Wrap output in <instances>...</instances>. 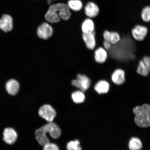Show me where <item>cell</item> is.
<instances>
[{"label":"cell","mask_w":150,"mask_h":150,"mask_svg":"<svg viewBox=\"0 0 150 150\" xmlns=\"http://www.w3.org/2000/svg\"><path fill=\"white\" fill-rule=\"evenodd\" d=\"M53 125V122H50L35 131V138L37 142L41 145L44 146L50 142L49 139L47 136V134L49 133L50 135L51 134Z\"/></svg>","instance_id":"1"},{"label":"cell","mask_w":150,"mask_h":150,"mask_svg":"<svg viewBox=\"0 0 150 150\" xmlns=\"http://www.w3.org/2000/svg\"><path fill=\"white\" fill-rule=\"evenodd\" d=\"M149 32V29L147 26L137 24L131 30V35L134 39L138 42H142L145 39Z\"/></svg>","instance_id":"2"},{"label":"cell","mask_w":150,"mask_h":150,"mask_svg":"<svg viewBox=\"0 0 150 150\" xmlns=\"http://www.w3.org/2000/svg\"><path fill=\"white\" fill-rule=\"evenodd\" d=\"M92 82L91 79L85 75L78 74L76 80H73L72 85L85 92L91 87Z\"/></svg>","instance_id":"3"},{"label":"cell","mask_w":150,"mask_h":150,"mask_svg":"<svg viewBox=\"0 0 150 150\" xmlns=\"http://www.w3.org/2000/svg\"><path fill=\"white\" fill-rule=\"evenodd\" d=\"M39 115L47 121L52 122L56 115V110L49 105L46 104L41 106L39 110Z\"/></svg>","instance_id":"4"},{"label":"cell","mask_w":150,"mask_h":150,"mask_svg":"<svg viewBox=\"0 0 150 150\" xmlns=\"http://www.w3.org/2000/svg\"><path fill=\"white\" fill-rule=\"evenodd\" d=\"M53 33V27L47 21L43 22L37 27V35L41 39H48L52 36Z\"/></svg>","instance_id":"5"},{"label":"cell","mask_w":150,"mask_h":150,"mask_svg":"<svg viewBox=\"0 0 150 150\" xmlns=\"http://www.w3.org/2000/svg\"><path fill=\"white\" fill-rule=\"evenodd\" d=\"M83 8L84 13L88 18L93 19L96 18L100 12L98 6L93 1L88 2Z\"/></svg>","instance_id":"6"},{"label":"cell","mask_w":150,"mask_h":150,"mask_svg":"<svg viewBox=\"0 0 150 150\" xmlns=\"http://www.w3.org/2000/svg\"><path fill=\"white\" fill-rule=\"evenodd\" d=\"M13 29V20L10 15L4 14L0 18V29L5 33L11 31Z\"/></svg>","instance_id":"7"},{"label":"cell","mask_w":150,"mask_h":150,"mask_svg":"<svg viewBox=\"0 0 150 150\" xmlns=\"http://www.w3.org/2000/svg\"><path fill=\"white\" fill-rule=\"evenodd\" d=\"M111 80L115 85H122L125 81V73L124 70L121 68L115 69L111 75Z\"/></svg>","instance_id":"8"},{"label":"cell","mask_w":150,"mask_h":150,"mask_svg":"<svg viewBox=\"0 0 150 150\" xmlns=\"http://www.w3.org/2000/svg\"><path fill=\"white\" fill-rule=\"evenodd\" d=\"M108 57V51L103 47H98L94 50V59L97 63L99 64L104 63L107 60Z\"/></svg>","instance_id":"9"},{"label":"cell","mask_w":150,"mask_h":150,"mask_svg":"<svg viewBox=\"0 0 150 150\" xmlns=\"http://www.w3.org/2000/svg\"><path fill=\"white\" fill-rule=\"evenodd\" d=\"M96 31L93 32L82 33V38L86 46L88 49L94 50L96 48L97 41L96 37Z\"/></svg>","instance_id":"10"},{"label":"cell","mask_w":150,"mask_h":150,"mask_svg":"<svg viewBox=\"0 0 150 150\" xmlns=\"http://www.w3.org/2000/svg\"><path fill=\"white\" fill-rule=\"evenodd\" d=\"M110 88V82L107 80L101 79L97 81L94 86V89L99 95L106 94L109 92Z\"/></svg>","instance_id":"11"},{"label":"cell","mask_w":150,"mask_h":150,"mask_svg":"<svg viewBox=\"0 0 150 150\" xmlns=\"http://www.w3.org/2000/svg\"><path fill=\"white\" fill-rule=\"evenodd\" d=\"M3 139L6 143L12 145L16 141L18 134L14 129L11 127L6 128L3 132Z\"/></svg>","instance_id":"12"},{"label":"cell","mask_w":150,"mask_h":150,"mask_svg":"<svg viewBox=\"0 0 150 150\" xmlns=\"http://www.w3.org/2000/svg\"><path fill=\"white\" fill-rule=\"evenodd\" d=\"M81 29L82 33H87L95 31V25L93 19L87 18L82 22Z\"/></svg>","instance_id":"13"},{"label":"cell","mask_w":150,"mask_h":150,"mask_svg":"<svg viewBox=\"0 0 150 150\" xmlns=\"http://www.w3.org/2000/svg\"><path fill=\"white\" fill-rule=\"evenodd\" d=\"M6 89L9 94L12 95H16L19 90L20 84L16 80H10L6 84Z\"/></svg>","instance_id":"14"},{"label":"cell","mask_w":150,"mask_h":150,"mask_svg":"<svg viewBox=\"0 0 150 150\" xmlns=\"http://www.w3.org/2000/svg\"><path fill=\"white\" fill-rule=\"evenodd\" d=\"M45 18L46 21L50 24L57 23L61 20L57 12L49 8L45 15Z\"/></svg>","instance_id":"15"},{"label":"cell","mask_w":150,"mask_h":150,"mask_svg":"<svg viewBox=\"0 0 150 150\" xmlns=\"http://www.w3.org/2000/svg\"><path fill=\"white\" fill-rule=\"evenodd\" d=\"M134 121L136 125L140 127H150V116L144 115H136Z\"/></svg>","instance_id":"16"},{"label":"cell","mask_w":150,"mask_h":150,"mask_svg":"<svg viewBox=\"0 0 150 150\" xmlns=\"http://www.w3.org/2000/svg\"><path fill=\"white\" fill-rule=\"evenodd\" d=\"M57 12L61 20L67 21L70 18L71 14L70 9L65 4L62 3L60 9Z\"/></svg>","instance_id":"17"},{"label":"cell","mask_w":150,"mask_h":150,"mask_svg":"<svg viewBox=\"0 0 150 150\" xmlns=\"http://www.w3.org/2000/svg\"><path fill=\"white\" fill-rule=\"evenodd\" d=\"M135 115H144L150 116V105L144 104L142 106H136L133 109Z\"/></svg>","instance_id":"18"},{"label":"cell","mask_w":150,"mask_h":150,"mask_svg":"<svg viewBox=\"0 0 150 150\" xmlns=\"http://www.w3.org/2000/svg\"><path fill=\"white\" fill-rule=\"evenodd\" d=\"M67 5L71 10L78 12L83 8V4L80 0H69Z\"/></svg>","instance_id":"19"},{"label":"cell","mask_w":150,"mask_h":150,"mask_svg":"<svg viewBox=\"0 0 150 150\" xmlns=\"http://www.w3.org/2000/svg\"><path fill=\"white\" fill-rule=\"evenodd\" d=\"M136 72L138 74L143 76H147L149 74V71L146 67L142 59H140L138 62Z\"/></svg>","instance_id":"20"},{"label":"cell","mask_w":150,"mask_h":150,"mask_svg":"<svg viewBox=\"0 0 150 150\" xmlns=\"http://www.w3.org/2000/svg\"><path fill=\"white\" fill-rule=\"evenodd\" d=\"M130 150H140L142 148V144L139 139L133 137L131 139L129 144Z\"/></svg>","instance_id":"21"},{"label":"cell","mask_w":150,"mask_h":150,"mask_svg":"<svg viewBox=\"0 0 150 150\" xmlns=\"http://www.w3.org/2000/svg\"><path fill=\"white\" fill-rule=\"evenodd\" d=\"M72 98L75 103L79 104L84 102L85 96L83 91H76L72 93Z\"/></svg>","instance_id":"22"},{"label":"cell","mask_w":150,"mask_h":150,"mask_svg":"<svg viewBox=\"0 0 150 150\" xmlns=\"http://www.w3.org/2000/svg\"><path fill=\"white\" fill-rule=\"evenodd\" d=\"M141 17L144 23H150V6H147L142 9Z\"/></svg>","instance_id":"23"},{"label":"cell","mask_w":150,"mask_h":150,"mask_svg":"<svg viewBox=\"0 0 150 150\" xmlns=\"http://www.w3.org/2000/svg\"><path fill=\"white\" fill-rule=\"evenodd\" d=\"M121 39L120 35L116 31H110L109 42L112 45L117 44L120 42Z\"/></svg>","instance_id":"24"},{"label":"cell","mask_w":150,"mask_h":150,"mask_svg":"<svg viewBox=\"0 0 150 150\" xmlns=\"http://www.w3.org/2000/svg\"><path fill=\"white\" fill-rule=\"evenodd\" d=\"M80 145V142L78 140L71 141L67 144V150H82Z\"/></svg>","instance_id":"25"},{"label":"cell","mask_w":150,"mask_h":150,"mask_svg":"<svg viewBox=\"0 0 150 150\" xmlns=\"http://www.w3.org/2000/svg\"><path fill=\"white\" fill-rule=\"evenodd\" d=\"M43 150H59V148L55 144L50 143H47L44 146Z\"/></svg>","instance_id":"26"},{"label":"cell","mask_w":150,"mask_h":150,"mask_svg":"<svg viewBox=\"0 0 150 150\" xmlns=\"http://www.w3.org/2000/svg\"><path fill=\"white\" fill-rule=\"evenodd\" d=\"M142 61H143L144 64L147 67L148 70L150 73V57L149 56H144L142 58Z\"/></svg>","instance_id":"27"},{"label":"cell","mask_w":150,"mask_h":150,"mask_svg":"<svg viewBox=\"0 0 150 150\" xmlns=\"http://www.w3.org/2000/svg\"><path fill=\"white\" fill-rule=\"evenodd\" d=\"M112 46V45L110 42L106 41L104 40L103 41V47L107 51L111 48Z\"/></svg>","instance_id":"28"}]
</instances>
